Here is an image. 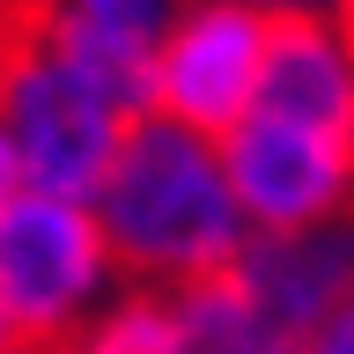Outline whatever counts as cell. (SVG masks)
I'll use <instances>...</instances> for the list:
<instances>
[{
    "label": "cell",
    "instance_id": "obj_1",
    "mask_svg": "<svg viewBox=\"0 0 354 354\" xmlns=\"http://www.w3.org/2000/svg\"><path fill=\"white\" fill-rule=\"evenodd\" d=\"M88 214L133 281H170V288L229 273L236 251L251 243L229 170H221V148L177 118H155V111L126 126Z\"/></svg>",
    "mask_w": 354,
    "mask_h": 354
},
{
    "label": "cell",
    "instance_id": "obj_2",
    "mask_svg": "<svg viewBox=\"0 0 354 354\" xmlns=\"http://www.w3.org/2000/svg\"><path fill=\"white\" fill-rule=\"evenodd\" d=\"M104 266H111V243L82 199L22 185L0 207V310L30 354H52L82 325V310L104 288Z\"/></svg>",
    "mask_w": 354,
    "mask_h": 354
},
{
    "label": "cell",
    "instance_id": "obj_3",
    "mask_svg": "<svg viewBox=\"0 0 354 354\" xmlns=\"http://www.w3.org/2000/svg\"><path fill=\"white\" fill-rule=\"evenodd\" d=\"M0 126L15 140V162H22V185H30V192H59V199H82L88 207L133 118H118V111L66 59H52V44H44V52H30V59L0 82Z\"/></svg>",
    "mask_w": 354,
    "mask_h": 354
},
{
    "label": "cell",
    "instance_id": "obj_4",
    "mask_svg": "<svg viewBox=\"0 0 354 354\" xmlns=\"http://www.w3.org/2000/svg\"><path fill=\"white\" fill-rule=\"evenodd\" d=\"M266 22L243 0H192L170 22L155 52V118L229 140L259 104V66H266Z\"/></svg>",
    "mask_w": 354,
    "mask_h": 354
},
{
    "label": "cell",
    "instance_id": "obj_5",
    "mask_svg": "<svg viewBox=\"0 0 354 354\" xmlns=\"http://www.w3.org/2000/svg\"><path fill=\"white\" fill-rule=\"evenodd\" d=\"M221 170H229L243 221H259V236H288V229L339 221V207L354 199V140L251 111L221 140Z\"/></svg>",
    "mask_w": 354,
    "mask_h": 354
},
{
    "label": "cell",
    "instance_id": "obj_6",
    "mask_svg": "<svg viewBox=\"0 0 354 354\" xmlns=\"http://www.w3.org/2000/svg\"><path fill=\"white\" fill-rule=\"evenodd\" d=\"M251 111L332 133V140H354V44H347V30H332L325 15H273Z\"/></svg>",
    "mask_w": 354,
    "mask_h": 354
},
{
    "label": "cell",
    "instance_id": "obj_7",
    "mask_svg": "<svg viewBox=\"0 0 354 354\" xmlns=\"http://www.w3.org/2000/svg\"><path fill=\"white\" fill-rule=\"evenodd\" d=\"M236 281L281 317L295 339H317L332 310L354 295V214L288 229V236H251L236 251Z\"/></svg>",
    "mask_w": 354,
    "mask_h": 354
},
{
    "label": "cell",
    "instance_id": "obj_8",
    "mask_svg": "<svg viewBox=\"0 0 354 354\" xmlns=\"http://www.w3.org/2000/svg\"><path fill=\"white\" fill-rule=\"evenodd\" d=\"M177 354H310V339H295L229 266L177 288Z\"/></svg>",
    "mask_w": 354,
    "mask_h": 354
},
{
    "label": "cell",
    "instance_id": "obj_9",
    "mask_svg": "<svg viewBox=\"0 0 354 354\" xmlns=\"http://www.w3.org/2000/svg\"><path fill=\"white\" fill-rule=\"evenodd\" d=\"M52 354H177V303L162 295H126L104 317L74 325Z\"/></svg>",
    "mask_w": 354,
    "mask_h": 354
},
{
    "label": "cell",
    "instance_id": "obj_10",
    "mask_svg": "<svg viewBox=\"0 0 354 354\" xmlns=\"http://www.w3.org/2000/svg\"><path fill=\"white\" fill-rule=\"evenodd\" d=\"M74 15L104 22V30H118V37H140V44H162L170 37V0H66Z\"/></svg>",
    "mask_w": 354,
    "mask_h": 354
},
{
    "label": "cell",
    "instance_id": "obj_11",
    "mask_svg": "<svg viewBox=\"0 0 354 354\" xmlns=\"http://www.w3.org/2000/svg\"><path fill=\"white\" fill-rule=\"evenodd\" d=\"M310 354H354V295L339 310H332V325L317 332V339H310Z\"/></svg>",
    "mask_w": 354,
    "mask_h": 354
},
{
    "label": "cell",
    "instance_id": "obj_12",
    "mask_svg": "<svg viewBox=\"0 0 354 354\" xmlns=\"http://www.w3.org/2000/svg\"><path fill=\"white\" fill-rule=\"evenodd\" d=\"M243 8H259V15H332L347 0H243Z\"/></svg>",
    "mask_w": 354,
    "mask_h": 354
},
{
    "label": "cell",
    "instance_id": "obj_13",
    "mask_svg": "<svg viewBox=\"0 0 354 354\" xmlns=\"http://www.w3.org/2000/svg\"><path fill=\"white\" fill-rule=\"evenodd\" d=\"M22 192V162H15V140H8V126H0V207Z\"/></svg>",
    "mask_w": 354,
    "mask_h": 354
},
{
    "label": "cell",
    "instance_id": "obj_14",
    "mask_svg": "<svg viewBox=\"0 0 354 354\" xmlns=\"http://www.w3.org/2000/svg\"><path fill=\"white\" fill-rule=\"evenodd\" d=\"M0 354H30V347H22V332L8 325V310H0Z\"/></svg>",
    "mask_w": 354,
    "mask_h": 354
}]
</instances>
